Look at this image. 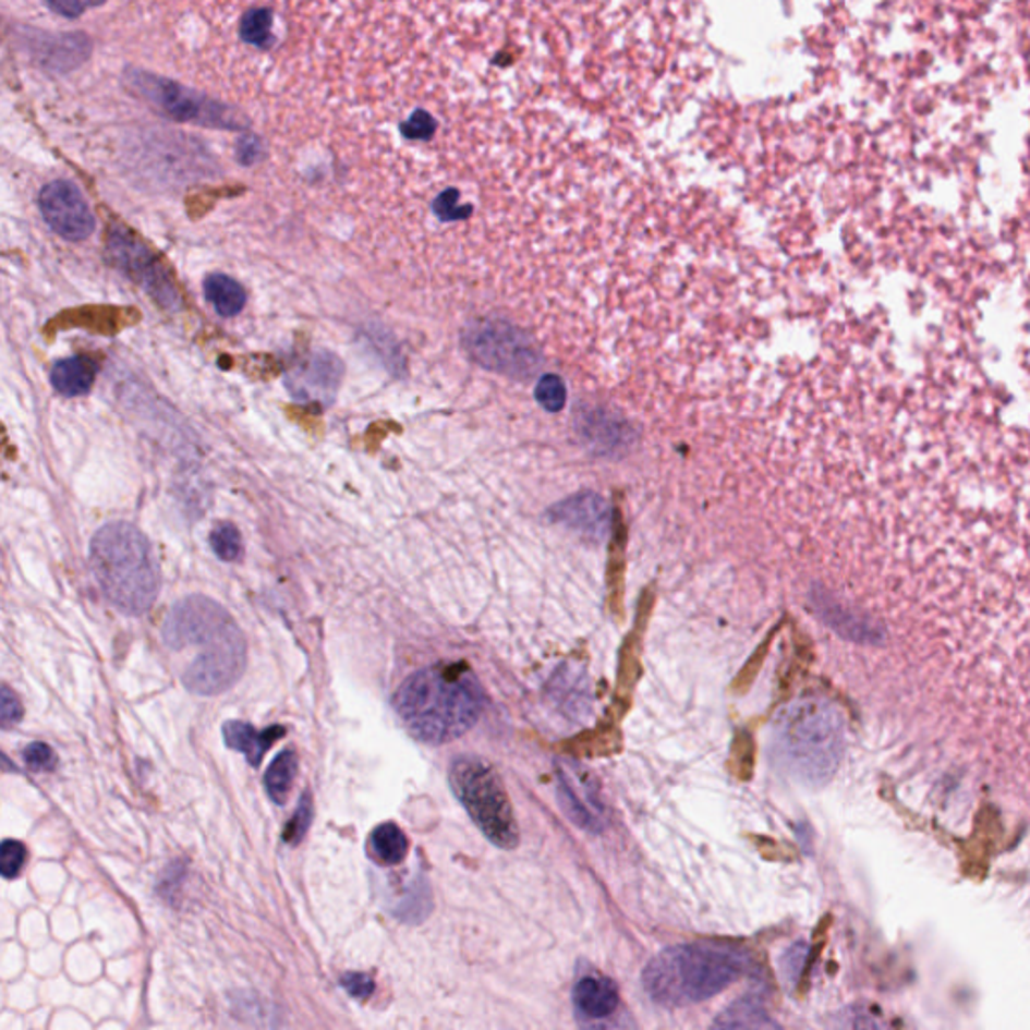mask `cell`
Returning a JSON list of instances; mask_svg holds the SVG:
<instances>
[{
	"label": "cell",
	"mask_w": 1030,
	"mask_h": 1030,
	"mask_svg": "<svg viewBox=\"0 0 1030 1030\" xmlns=\"http://www.w3.org/2000/svg\"><path fill=\"white\" fill-rule=\"evenodd\" d=\"M449 783L471 820L494 846L513 849L520 844V829L508 793L487 761L473 755L459 756L449 770Z\"/></svg>",
	"instance_id": "8992f818"
},
{
	"label": "cell",
	"mask_w": 1030,
	"mask_h": 1030,
	"mask_svg": "<svg viewBox=\"0 0 1030 1030\" xmlns=\"http://www.w3.org/2000/svg\"><path fill=\"white\" fill-rule=\"evenodd\" d=\"M240 35L250 45L258 49H268L275 43L272 13L268 9H252L240 23Z\"/></svg>",
	"instance_id": "603a6c76"
},
{
	"label": "cell",
	"mask_w": 1030,
	"mask_h": 1030,
	"mask_svg": "<svg viewBox=\"0 0 1030 1030\" xmlns=\"http://www.w3.org/2000/svg\"><path fill=\"white\" fill-rule=\"evenodd\" d=\"M435 214L444 220V222H456V220H463L468 218L471 214L470 206H461L459 204V194L456 190H449L439 196V199L435 202Z\"/></svg>",
	"instance_id": "f546056e"
},
{
	"label": "cell",
	"mask_w": 1030,
	"mask_h": 1030,
	"mask_svg": "<svg viewBox=\"0 0 1030 1030\" xmlns=\"http://www.w3.org/2000/svg\"><path fill=\"white\" fill-rule=\"evenodd\" d=\"M485 692L465 663H439L411 675L392 704L409 732L429 744L463 737L480 720Z\"/></svg>",
	"instance_id": "7a4b0ae2"
},
{
	"label": "cell",
	"mask_w": 1030,
	"mask_h": 1030,
	"mask_svg": "<svg viewBox=\"0 0 1030 1030\" xmlns=\"http://www.w3.org/2000/svg\"><path fill=\"white\" fill-rule=\"evenodd\" d=\"M556 770L560 787L558 796L568 817L586 832H601L606 823V811L592 775L574 761L566 759L556 763Z\"/></svg>",
	"instance_id": "8fae6325"
},
{
	"label": "cell",
	"mask_w": 1030,
	"mask_h": 1030,
	"mask_svg": "<svg viewBox=\"0 0 1030 1030\" xmlns=\"http://www.w3.org/2000/svg\"><path fill=\"white\" fill-rule=\"evenodd\" d=\"M715 1027H725V1029H755V1027H775V1022L767 1017L763 1006L759 1005L753 998H744L730 1006L729 1010L723 1013Z\"/></svg>",
	"instance_id": "7402d4cb"
},
{
	"label": "cell",
	"mask_w": 1030,
	"mask_h": 1030,
	"mask_svg": "<svg viewBox=\"0 0 1030 1030\" xmlns=\"http://www.w3.org/2000/svg\"><path fill=\"white\" fill-rule=\"evenodd\" d=\"M209 544L214 554L223 561L240 560L242 549H244L242 535L232 523H218L209 535Z\"/></svg>",
	"instance_id": "cb8c5ba5"
},
{
	"label": "cell",
	"mask_w": 1030,
	"mask_h": 1030,
	"mask_svg": "<svg viewBox=\"0 0 1030 1030\" xmlns=\"http://www.w3.org/2000/svg\"><path fill=\"white\" fill-rule=\"evenodd\" d=\"M582 433L586 437L590 445H594L598 451H614L618 445H625L627 437H625V427L616 421V419L606 415V413H601V411H594V413H587L584 421H582Z\"/></svg>",
	"instance_id": "ffe728a7"
},
{
	"label": "cell",
	"mask_w": 1030,
	"mask_h": 1030,
	"mask_svg": "<svg viewBox=\"0 0 1030 1030\" xmlns=\"http://www.w3.org/2000/svg\"><path fill=\"white\" fill-rule=\"evenodd\" d=\"M93 2H97V0H93Z\"/></svg>",
	"instance_id": "d590c367"
},
{
	"label": "cell",
	"mask_w": 1030,
	"mask_h": 1030,
	"mask_svg": "<svg viewBox=\"0 0 1030 1030\" xmlns=\"http://www.w3.org/2000/svg\"><path fill=\"white\" fill-rule=\"evenodd\" d=\"M23 759H25L26 767L35 773H51L57 770V763H59L54 751L47 743L26 744Z\"/></svg>",
	"instance_id": "83f0119b"
},
{
	"label": "cell",
	"mask_w": 1030,
	"mask_h": 1030,
	"mask_svg": "<svg viewBox=\"0 0 1030 1030\" xmlns=\"http://www.w3.org/2000/svg\"><path fill=\"white\" fill-rule=\"evenodd\" d=\"M618 998V989L613 980L596 974L584 977L574 986L575 1015L584 1022H601L616 1013Z\"/></svg>",
	"instance_id": "5bb4252c"
},
{
	"label": "cell",
	"mask_w": 1030,
	"mask_h": 1030,
	"mask_svg": "<svg viewBox=\"0 0 1030 1030\" xmlns=\"http://www.w3.org/2000/svg\"><path fill=\"white\" fill-rule=\"evenodd\" d=\"M435 128H437V123L427 111H415L409 118V121H404L403 133L409 140L423 142V140H429L431 135L435 133Z\"/></svg>",
	"instance_id": "4dcf8cb0"
},
{
	"label": "cell",
	"mask_w": 1030,
	"mask_h": 1030,
	"mask_svg": "<svg viewBox=\"0 0 1030 1030\" xmlns=\"http://www.w3.org/2000/svg\"><path fill=\"white\" fill-rule=\"evenodd\" d=\"M223 741L234 749V751H240L244 753V756L249 759L250 765L252 767H260L262 759L266 755V751L272 747V744L287 735V729L280 727V725H275V727H268V729H256L254 725H249L244 720H228L223 725Z\"/></svg>",
	"instance_id": "9a60e30c"
},
{
	"label": "cell",
	"mask_w": 1030,
	"mask_h": 1030,
	"mask_svg": "<svg viewBox=\"0 0 1030 1030\" xmlns=\"http://www.w3.org/2000/svg\"><path fill=\"white\" fill-rule=\"evenodd\" d=\"M131 81L152 104L175 121L197 123L216 130L238 131L249 128V119L235 113L232 107L214 101L206 95L192 92L173 81H166L149 73H131Z\"/></svg>",
	"instance_id": "52a82bcc"
},
{
	"label": "cell",
	"mask_w": 1030,
	"mask_h": 1030,
	"mask_svg": "<svg viewBox=\"0 0 1030 1030\" xmlns=\"http://www.w3.org/2000/svg\"><path fill=\"white\" fill-rule=\"evenodd\" d=\"M235 156H238L240 163L252 166V163L260 161L262 157H264V144H262L256 135L249 133V135L240 137L238 147H235Z\"/></svg>",
	"instance_id": "d6a6232c"
},
{
	"label": "cell",
	"mask_w": 1030,
	"mask_h": 1030,
	"mask_svg": "<svg viewBox=\"0 0 1030 1030\" xmlns=\"http://www.w3.org/2000/svg\"><path fill=\"white\" fill-rule=\"evenodd\" d=\"M566 385L558 375H544L535 385V399L549 413H558L566 404Z\"/></svg>",
	"instance_id": "d4e9b609"
},
{
	"label": "cell",
	"mask_w": 1030,
	"mask_h": 1030,
	"mask_svg": "<svg viewBox=\"0 0 1030 1030\" xmlns=\"http://www.w3.org/2000/svg\"><path fill=\"white\" fill-rule=\"evenodd\" d=\"M407 851H409L407 835L395 823H383L371 835V856L385 868L401 863Z\"/></svg>",
	"instance_id": "d6986e66"
},
{
	"label": "cell",
	"mask_w": 1030,
	"mask_h": 1030,
	"mask_svg": "<svg viewBox=\"0 0 1030 1030\" xmlns=\"http://www.w3.org/2000/svg\"><path fill=\"white\" fill-rule=\"evenodd\" d=\"M775 747L785 770L805 783H823L834 775L844 753V720L834 704L823 699H799L781 713L775 727Z\"/></svg>",
	"instance_id": "5b68a950"
},
{
	"label": "cell",
	"mask_w": 1030,
	"mask_h": 1030,
	"mask_svg": "<svg viewBox=\"0 0 1030 1030\" xmlns=\"http://www.w3.org/2000/svg\"><path fill=\"white\" fill-rule=\"evenodd\" d=\"M163 640L173 653L190 654L182 680L196 694H222L246 670V639L222 604L206 596L178 602L166 618Z\"/></svg>",
	"instance_id": "6da1fadb"
},
{
	"label": "cell",
	"mask_w": 1030,
	"mask_h": 1030,
	"mask_svg": "<svg viewBox=\"0 0 1030 1030\" xmlns=\"http://www.w3.org/2000/svg\"><path fill=\"white\" fill-rule=\"evenodd\" d=\"M344 366L332 352H313L287 375L288 391L301 403L330 404L339 392Z\"/></svg>",
	"instance_id": "7c38bea8"
},
{
	"label": "cell",
	"mask_w": 1030,
	"mask_h": 1030,
	"mask_svg": "<svg viewBox=\"0 0 1030 1030\" xmlns=\"http://www.w3.org/2000/svg\"><path fill=\"white\" fill-rule=\"evenodd\" d=\"M40 211L45 222L69 242H81L89 238L95 230V218L81 196L77 185L65 180H57L43 187L39 197Z\"/></svg>",
	"instance_id": "30bf717a"
},
{
	"label": "cell",
	"mask_w": 1030,
	"mask_h": 1030,
	"mask_svg": "<svg viewBox=\"0 0 1030 1030\" xmlns=\"http://www.w3.org/2000/svg\"><path fill=\"white\" fill-rule=\"evenodd\" d=\"M97 377V365L89 356H71L52 366V387L65 397H81L92 391Z\"/></svg>",
	"instance_id": "2e32d148"
},
{
	"label": "cell",
	"mask_w": 1030,
	"mask_h": 1030,
	"mask_svg": "<svg viewBox=\"0 0 1030 1030\" xmlns=\"http://www.w3.org/2000/svg\"><path fill=\"white\" fill-rule=\"evenodd\" d=\"M92 568L107 601L130 616L147 613L159 592L154 549L135 525L107 523L92 542Z\"/></svg>",
	"instance_id": "277c9868"
},
{
	"label": "cell",
	"mask_w": 1030,
	"mask_h": 1030,
	"mask_svg": "<svg viewBox=\"0 0 1030 1030\" xmlns=\"http://www.w3.org/2000/svg\"><path fill=\"white\" fill-rule=\"evenodd\" d=\"M0 771H7V773H19V767L14 765L13 761L4 753H0Z\"/></svg>",
	"instance_id": "e575fe53"
},
{
	"label": "cell",
	"mask_w": 1030,
	"mask_h": 1030,
	"mask_svg": "<svg viewBox=\"0 0 1030 1030\" xmlns=\"http://www.w3.org/2000/svg\"><path fill=\"white\" fill-rule=\"evenodd\" d=\"M296 771H299V756L290 749L276 756L268 771H266V777H264L266 791L278 805L287 803L288 793H290L292 783L296 777Z\"/></svg>",
	"instance_id": "44dd1931"
},
{
	"label": "cell",
	"mask_w": 1030,
	"mask_h": 1030,
	"mask_svg": "<svg viewBox=\"0 0 1030 1030\" xmlns=\"http://www.w3.org/2000/svg\"><path fill=\"white\" fill-rule=\"evenodd\" d=\"M25 708L19 694L9 687L0 684V727H14L23 720Z\"/></svg>",
	"instance_id": "f1b7e54d"
},
{
	"label": "cell",
	"mask_w": 1030,
	"mask_h": 1030,
	"mask_svg": "<svg viewBox=\"0 0 1030 1030\" xmlns=\"http://www.w3.org/2000/svg\"><path fill=\"white\" fill-rule=\"evenodd\" d=\"M107 258L131 282L144 288L161 308H180V292L173 287L163 264L131 230L123 226L109 228Z\"/></svg>",
	"instance_id": "9c48e42d"
},
{
	"label": "cell",
	"mask_w": 1030,
	"mask_h": 1030,
	"mask_svg": "<svg viewBox=\"0 0 1030 1030\" xmlns=\"http://www.w3.org/2000/svg\"><path fill=\"white\" fill-rule=\"evenodd\" d=\"M25 844L16 839H4L0 841V875L7 880H13L23 872L26 863Z\"/></svg>",
	"instance_id": "484cf974"
},
{
	"label": "cell",
	"mask_w": 1030,
	"mask_h": 1030,
	"mask_svg": "<svg viewBox=\"0 0 1030 1030\" xmlns=\"http://www.w3.org/2000/svg\"><path fill=\"white\" fill-rule=\"evenodd\" d=\"M465 344L480 365L506 377H530L540 365L530 337L501 320H487L470 328Z\"/></svg>",
	"instance_id": "ba28073f"
},
{
	"label": "cell",
	"mask_w": 1030,
	"mask_h": 1030,
	"mask_svg": "<svg viewBox=\"0 0 1030 1030\" xmlns=\"http://www.w3.org/2000/svg\"><path fill=\"white\" fill-rule=\"evenodd\" d=\"M311 822H313V799H311V793H304L301 805H299L296 813L292 815V820L288 822L287 829H284V841L299 844L306 834V829L311 827Z\"/></svg>",
	"instance_id": "4316f807"
},
{
	"label": "cell",
	"mask_w": 1030,
	"mask_h": 1030,
	"mask_svg": "<svg viewBox=\"0 0 1030 1030\" xmlns=\"http://www.w3.org/2000/svg\"><path fill=\"white\" fill-rule=\"evenodd\" d=\"M747 968L743 954L715 944H684L654 956L642 984L656 1005H696L729 989Z\"/></svg>",
	"instance_id": "3957f363"
},
{
	"label": "cell",
	"mask_w": 1030,
	"mask_h": 1030,
	"mask_svg": "<svg viewBox=\"0 0 1030 1030\" xmlns=\"http://www.w3.org/2000/svg\"><path fill=\"white\" fill-rule=\"evenodd\" d=\"M47 2L54 13L63 14V16L73 19L83 13V0H47Z\"/></svg>",
	"instance_id": "836d02e7"
},
{
	"label": "cell",
	"mask_w": 1030,
	"mask_h": 1030,
	"mask_svg": "<svg viewBox=\"0 0 1030 1030\" xmlns=\"http://www.w3.org/2000/svg\"><path fill=\"white\" fill-rule=\"evenodd\" d=\"M342 989L349 992L354 998H361V1001H366L373 991H375V982L368 977V974H363V972H349L344 974L342 980H340Z\"/></svg>",
	"instance_id": "1f68e13d"
},
{
	"label": "cell",
	"mask_w": 1030,
	"mask_h": 1030,
	"mask_svg": "<svg viewBox=\"0 0 1030 1030\" xmlns=\"http://www.w3.org/2000/svg\"><path fill=\"white\" fill-rule=\"evenodd\" d=\"M815 606L822 614L823 620L834 630H837L839 634H844L846 639L858 640V642L880 640V632H877V628L872 627V622H868L865 618H861L851 610L841 608L835 602L827 601L822 594L815 596Z\"/></svg>",
	"instance_id": "e0dca14e"
},
{
	"label": "cell",
	"mask_w": 1030,
	"mask_h": 1030,
	"mask_svg": "<svg viewBox=\"0 0 1030 1030\" xmlns=\"http://www.w3.org/2000/svg\"><path fill=\"white\" fill-rule=\"evenodd\" d=\"M204 290H206V299L216 308V313L226 318L242 313V308L246 306V290L230 276H208Z\"/></svg>",
	"instance_id": "ac0fdd59"
},
{
	"label": "cell",
	"mask_w": 1030,
	"mask_h": 1030,
	"mask_svg": "<svg viewBox=\"0 0 1030 1030\" xmlns=\"http://www.w3.org/2000/svg\"><path fill=\"white\" fill-rule=\"evenodd\" d=\"M549 516L590 540H604L610 532V506L604 497L592 492L564 499L549 511Z\"/></svg>",
	"instance_id": "4fadbf2b"
}]
</instances>
